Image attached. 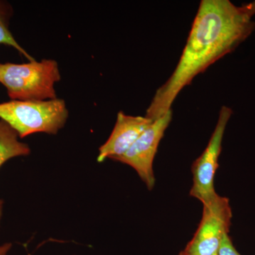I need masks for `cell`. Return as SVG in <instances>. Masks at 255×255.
I'll use <instances>...</instances> for the list:
<instances>
[{"instance_id":"1","label":"cell","mask_w":255,"mask_h":255,"mask_svg":"<svg viewBox=\"0 0 255 255\" xmlns=\"http://www.w3.org/2000/svg\"><path fill=\"white\" fill-rule=\"evenodd\" d=\"M255 1L237 6L229 0H202L175 70L157 89L145 117L152 121L171 110L179 92L196 75L236 49L255 28Z\"/></svg>"},{"instance_id":"2","label":"cell","mask_w":255,"mask_h":255,"mask_svg":"<svg viewBox=\"0 0 255 255\" xmlns=\"http://www.w3.org/2000/svg\"><path fill=\"white\" fill-rule=\"evenodd\" d=\"M61 79L56 60L0 63V83L11 100L45 101L57 98L55 85Z\"/></svg>"},{"instance_id":"3","label":"cell","mask_w":255,"mask_h":255,"mask_svg":"<svg viewBox=\"0 0 255 255\" xmlns=\"http://www.w3.org/2000/svg\"><path fill=\"white\" fill-rule=\"evenodd\" d=\"M68 117L66 103L62 99L10 100L0 104V119L14 129L21 138L37 132L56 135Z\"/></svg>"},{"instance_id":"4","label":"cell","mask_w":255,"mask_h":255,"mask_svg":"<svg viewBox=\"0 0 255 255\" xmlns=\"http://www.w3.org/2000/svg\"><path fill=\"white\" fill-rule=\"evenodd\" d=\"M202 204L199 227L183 251L191 255H218L231 226L233 213L229 199L217 194Z\"/></svg>"},{"instance_id":"5","label":"cell","mask_w":255,"mask_h":255,"mask_svg":"<svg viewBox=\"0 0 255 255\" xmlns=\"http://www.w3.org/2000/svg\"><path fill=\"white\" fill-rule=\"evenodd\" d=\"M232 114V110L228 107L223 106L221 108L219 120L209 143L191 167L193 184L190 196L202 204L217 194L214 187L215 176L219 168V158L222 150L225 130Z\"/></svg>"},{"instance_id":"6","label":"cell","mask_w":255,"mask_h":255,"mask_svg":"<svg viewBox=\"0 0 255 255\" xmlns=\"http://www.w3.org/2000/svg\"><path fill=\"white\" fill-rule=\"evenodd\" d=\"M172 118V112L170 110L160 118L153 121L124 155L114 159L131 167L150 191L153 189L155 184L154 159L159 142Z\"/></svg>"},{"instance_id":"7","label":"cell","mask_w":255,"mask_h":255,"mask_svg":"<svg viewBox=\"0 0 255 255\" xmlns=\"http://www.w3.org/2000/svg\"><path fill=\"white\" fill-rule=\"evenodd\" d=\"M153 121L147 117H133L119 112L110 136L99 149L97 162L124 155Z\"/></svg>"},{"instance_id":"8","label":"cell","mask_w":255,"mask_h":255,"mask_svg":"<svg viewBox=\"0 0 255 255\" xmlns=\"http://www.w3.org/2000/svg\"><path fill=\"white\" fill-rule=\"evenodd\" d=\"M18 134L4 121L0 120V167L10 159L31 153L28 144L18 140Z\"/></svg>"},{"instance_id":"9","label":"cell","mask_w":255,"mask_h":255,"mask_svg":"<svg viewBox=\"0 0 255 255\" xmlns=\"http://www.w3.org/2000/svg\"><path fill=\"white\" fill-rule=\"evenodd\" d=\"M12 15V8L9 3L0 1V44L13 47L29 61L34 60L15 40L9 28V19Z\"/></svg>"},{"instance_id":"10","label":"cell","mask_w":255,"mask_h":255,"mask_svg":"<svg viewBox=\"0 0 255 255\" xmlns=\"http://www.w3.org/2000/svg\"><path fill=\"white\" fill-rule=\"evenodd\" d=\"M218 255H241L233 246L232 240L227 234L223 238Z\"/></svg>"},{"instance_id":"11","label":"cell","mask_w":255,"mask_h":255,"mask_svg":"<svg viewBox=\"0 0 255 255\" xmlns=\"http://www.w3.org/2000/svg\"><path fill=\"white\" fill-rule=\"evenodd\" d=\"M11 243H6V244L0 246V255H7L8 252L9 251V250L11 249Z\"/></svg>"},{"instance_id":"12","label":"cell","mask_w":255,"mask_h":255,"mask_svg":"<svg viewBox=\"0 0 255 255\" xmlns=\"http://www.w3.org/2000/svg\"><path fill=\"white\" fill-rule=\"evenodd\" d=\"M3 204L4 202L0 199V222H1V216H2Z\"/></svg>"},{"instance_id":"13","label":"cell","mask_w":255,"mask_h":255,"mask_svg":"<svg viewBox=\"0 0 255 255\" xmlns=\"http://www.w3.org/2000/svg\"><path fill=\"white\" fill-rule=\"evenodd\" d=\"M179 255H191L187 254V253H184V251H182V252H181L180 253H179Z\"/></svg>"}]
</instances>
